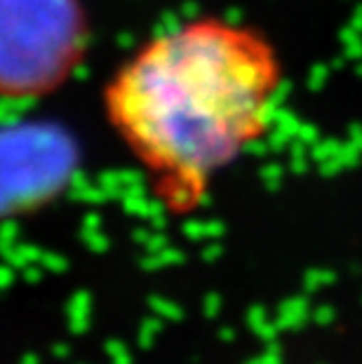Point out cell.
Masks as SVG:
<instances>
[{
  "label": "cell",
  "instance_id": "5bb4252c",
  "mask_svg": "<svg viewBox=\"0 0 362 364\" xmlns=\"http://www.w3.org/2000/svg\"><path fill=\"white\" fill-rule=\"evenodd\" d=\"M43 263H45V268L52 270V273H61V270L66 268V261L59 259V257H45Z\"/></svg>",
  "mask_w": 362,
  "mask_h": 364
},
{
  "label": "cell",
  "instance_id": "7a4b0ae2",
  "mask_svg": "<svg viewBox=\"0 0 362 364\" xmlns=\"http://www.w3.org/2000/svg\"><path fill=\"white\" fill-rule=\"evenodd\" d=\"M275 322H278V327L282 331H299L308 322V299L292 296L287 301H282Z\"/></svg>",
  "mask_w": 362,
  "mask_h": 364
},
{
  "label": "cell",
  "instance_id": "30bf717a",
  "mask_svg": "<svg viewBox=\"0 0 362 364\" xmlns=\"http://www.w3.org/2000/svg\"><path fill=\"white\" fill-rule=\"evenodd\" d=\"M259 364H282V355H280V346L278 341H271L268 343V350L261 355V358H257Z\"/></svg>",
  "mask_w": 362,
  "mask_h": 364
},
{
  "label": "cell",
  "instance_id": "9a60e30c",
  "mask_svg": "<svg viewBox=\"0 0 362 364\" xmlns=\"http://www.w3.org/2000/svg\"><path fill=\"white\" fill-rule=\"evenodd\" d=\"M322 282H332V273H325V275L320 277V280H318V277H313V273H311V275L306 277V289L308 291H315Z\"/></svg>",
  "mask_w": 362,
  "mask_h": 364
},
{
  "label": "cell",
  "instance_id": "2e32d148",
  "mask_svg": "<svg viewBox=\"0 0 362 364\" xmlns=\"http://www.w3.org/2000/svg\"><path fill=\"white\" fill-rule=\"evenodd\" d=\"M14 282V273H12V268H7V266H0V291L7 289Z\"/></svg>",
  "mask_w": 362,
  "mask_h": 364
},
{
  "label": "cell",
  "instance_id": "ba28073f",
  "mask_svg": "<svg viewBox=\"0 0 362 364\" xmlns=\"http://www.w3.org/2000/svg\"><path fill=\"white\" fill-rule=\"evenodd\" d=\"M315 324H320V327H327V324H332L336 320V311L332 306H320L315 308V313L311 315Z\"/></svg>",
  "mask_w": 362,
  "mask_h": 364
},
{
  "label": "cell",
  "instance_id": "d6986e66",
  "mask_svg": "<svg viewBox=\"0 0 362 364\" xmlns=\"http://www.w3.org/2000/svg\"><path fill=\"white\" fill-rule=\"evenodd\" d=\"M19 364H41V358H38L36 353H26V355H21Z\"/></svg>",
  "mask_w": 362,
  "mask_h": 364
},
{
  "label": "cell",
  "instance_id": "44dd1931",
  "mask_svg": "<svg viewBox=\"0 0 362 364\" xmlns=\"http://www.w3.org/2000/svg\"><path fill=\"white\" fill-rule=\"evenodd\" d=\"M219 338H221V341H233V338H235V329L223 327V329L219 331Z\"/></svg>",
  "mask_w": 362,
  "mask_h": 364
},
{
  "label": "cell",
  "instance_id": "7c38bea8",
  "mask_svg": "<svg viewBox=\"0 0 362 364\" xmlns=\"http://www.w3.org/2000/svg\"><path fill=\"white\" fill-rule=\"evenodd\" d=\"M172 261H179V254H158L156 259L144 261V268H158V266H165V263H172Z\"/></svg>",
  "mask_w": 362,
  "mask_h": 364
},
{
  "label": "cell",
  "instance_id": "ac0fdd59",
  "mask_svg": "<svg viewBox=\"0 0 362 364\" xmlns=\"http://www.w3.org/2000/svg\"><path fill=\"white\" fill-rule=\"evenodd\" d=\"M52 353H55V358H68L71 348H68V343H55V348H52Z\"/></svg>",
  "mask_w": 362,
  "mask_h": 364
},
{
  "label": "cell",
  "instance_id": "277c9868",
  "mask_svg": "<svg viewBox=\"0 0 362 364\" xmlns=\"http://www.w3.org/2000/svg\"><path fill=\"white\" fill-rule=\"evenodd\" d=\"M163 317L158 315H151L146 317V320L139 324V331H137V343H139V348H144V350H149V348L156 343L158 334L163 331Z\"/></svg>",
  "mask_w": 362,
  "mask_h": 364
},
{
  "label": "cell",
  "instance_id": "7402d4cb",
  "mask_svg": "<svg viewBox=\"0 0 362 364\" xmlns=\"http://www.w3.org/2000/svg\"><path fill=\"white\" fill-rule=\"evenodd\" d=\"M111 364H132V355H118V358H111Z\"/></svg>",
  "mask_w": 362,
  "mask_h": 364
},
{
  "label": "cell",
  "instance_id": "6da1fadb",
  "mask_svg": "<svg viewBox=\"0 0 362 364\" xmlns=\"http://www.w3.org/2000/svg\"><path fill=\"white\" fill-rule=\"evenodd\" d=\"M284 85L275 45L226 17H193L153 36L106 85L115 134L176 209L210 205L207 183L273 125Z\"/></svg>",
  "mask_w": 362,
  "mask_h": 364
},
{
  "label": "cell",
  "instance_id": "8992f818",
  "mask_svg": "<svg viewBox=\"0 0 362 364\" xmlns=\"http://www.w3.org/2000/svg\"><path fill=\"white\" fill-rule=\"evenodd\" d=\"M7 259H10L12 266H17V268H26L31 266L36 259H38V254L33 250H26V247H21V250H14L7 254Z\"/></svg>",
  "mask_w": 362,
  "mask_h": 364
},
{
  "label": "cell",
  "instance_id": "ffe728a7",
  "mask_svg": "<svg viewBox=\"0 0 362 364\" xmlns=\"http://www.w3.org/2000/svg\"><path fill=\"white\" fill-rule=\"evenodd\" d=\"M12 235H14V226H12V223H7V226H5L3 230H0V240H3V242H5V240L10 242Z\"/></svg>",
  "mask_w": 362,
  "mask_h": 364
},
{
  "label": "cell",
  "instance_id": "5b68a950",
  "mask_svg": "<svg viewBox=\"0 0 362 364\" xmlns=\"http://www.w3.org/2000/svg\"><path fill=\"white\" fill-rule=\"evenodd\" d=\"M149 306H151V313L163 317V320H181V317H183L181 306L174 304V301L165 299V296H151Z\"/></svg>",
  "mask_w": 362,
  "mask_h": 364
},
{
  "label": "cell",
  "instance_id": "603a6c76",
  "mask_svg": "<svg viewBox=\"0 0 362 364\" xmlns=\"http://www.w3.org/2000/svg\"><path fill=\"white\" fill-rule=\"evenodd\" d=\"M247 364H259V362H257V360H252V362H247Z\"/></svg>",
  "mask_w": 362,
  "mask_h": 364
},
{
  "label": "cell",
  "instance_id": "e0dca14e",
  "mask_svg": "<svg viewBox=\"0 0 362 364\" xmlns=\"http://www.w3.org/2000/svg\"><path fill=\"white\" fill-rule=\"evenodd\" d=\"M41 275H43V273L33 266V263L24 268V280H26V282H38V280H41Z\"/></svg>",
  "mask_w": 362,
  "mask_h": 364
},
{
  "label": "cell",
  "instance_id": "52a82bcc",
  "mask_svg": "<svg viewBox=\"0 0 362 364\" xmlns=\"http://www.w3.org/2000/svg\"><path fill=\"white\" fill-rule=\"evenodd\" d=\"M264 322H268V311H266L264 306H252V308H250V313H247V324H250V329H252V331H257Z\"/></svg>",
  "mask_w": 362,
  "mask_h": 364
},
{
  "label": "cell",
  "instance_id": "4fadbf2b",
  "mask_svg": "<svg viewBox=\"0 0 362 364\" xmlns=\"http://www.w3.org/2000/svg\"><path fill=\"white\" fill-rule=\"evenodd\" d=\"M106 353H109V358H118V355H125V353H129V350H127V346L122 343V341L111 338L109 343H106Z\"/></svg>",
  "mask_w": 362,
  "mask_h": 364
},
{
  "label": "cell",
  "instance_id": "3957f363",
  "mask_svg": "<svg viewBox=\"0 0 362 364\" xmlns=\"http://www.w3.org/2000/svg\"><path fill=\"white\" fill-rule=\"evenodd\" d=\"M90 317H92V296L87 291H75L66 306L68 329L73 334H85L90 327Z\"/></svg>",
  "mask_w": 362,
  "mask_h": 364
},
{
  "label": "cell",
  "instance_id": "8fae6325",
  "mask_svg": "<svg viewBox=\"0 0 362 364\" xmlns=\"http://www.w3.org/2000/svg\"><path fill=\"white\" fill-rule=\"evenodd\" d=\"M203 311L207 317H217L221 313V296L219 294H207L203 301Z\"/></svg>",
  "mask_w": 362,
  "mask_h": 364
},
{
  "label": "cell",
  "instance_id": "9c48e42d",
  "mask_svg": "<svg viewBox=\"0 0 362 364\" xmlns=\"http://www.w3.org/2000/svg\"><path fill=\"white\" fill-rule=\"evenodd\" d=\"M280 331H282V329L278 327V322H271V320H268V322L261 324V327H259L257 331H254V334H257L259 338H264L266 343H271V341H278Z\"/></svg>",
  "mask_w": 362,
  "mask_h": 364
}]
</instances>
